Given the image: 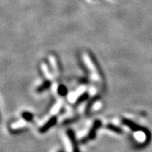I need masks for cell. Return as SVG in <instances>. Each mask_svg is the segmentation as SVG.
Masks as SVG:
<instances>
[{
	"label": "cell",
	"instance_id": "cell-1",
	"mask_svg": "<svg viewBox=\"0 0 152 152\" xmlns=\"http://www.w3.org/2000/svg\"><path fill=\"white\" fill-rule=\"evenodd\" d=\"M122 122L124 125H126V126H128L130 130H132L134 132H136V131H142V132H144V134H145V135H146V142H145V145H147L148 143L150 142L151 133L148 129H146L145 127L140 126L139 125L136 124L135 123L131 121V120H127V119H123Z\"/></svg>",
	"mask_w": 152,
	"mask_h": 152
},
{
	"label": "cell",
	"instance_id": "cell-2",
	"mask_svg": "<svg viewBox=\"0 0 152 152\" xmlns=\"http://www.w3.org/2000/svg\"><path fill=\"white\" fill-rule=\"evenodd\" d=\"M102 126V123L100 120H95L94 123H93V125H92V128H91L90 131L88 133V134L86 137H84L81 140V142L82 144H86V142H88L89 140H94L95 138H96V130H98L99 128H100Z\"/></svg>",
	"mask_w": 152,
	"mask_h": 152
},
{
	"label": "cell",
	"instance_id": "cell-3",
	"mask_svg": "<svg viewBox=\"0 0 152 152\" xmlns=\"http://www.w3.org/2000/svg\"><path fill=\"white\" fill-rule=\"evenodd\" d=\"M67 134H68V137H69V139H70L71 143H72L73 152H80V151H79V149H78V142H77V140H76L74 131H73L72 130H68V131H67Z\"/></svg>",
	"mask_w": 152,
	"mask_h": 152
},
{
	"label": "cell",
	"instance_id": "cell-4",
	"mask_svg": "<svg viewBox=\"0 0 152 152\" xmlns=\"http://www.w3.org/2000/svg\"><path fill=\"white\" fill-rule=\"evenodd\" d=\"M57 120H58V118H57V116H52L50 120H48V122L46 124H44V126H41L40 128V132L41 134L43 133L47 132L49 129H50L52 126H54L55 125V124L57 123Z\"/></svg>",
	"mask_w": 152,
	"mask_h": 152
},
{
	"label": "cell",
	"instance_id": "cell-5",
	"mask_svg": "<svg viewBox=\"0 0 152 152\" xmlns=\"http://www.w3.org/2000/svg\"><path fill=\"white\" fill-rule=\"evenodd\" d=\"M50 84H51V83H50V81H48V80L45 81L42 85H40L39 87H37V92H44V91L47 90V89H48V88H50Z\"/></svg>",
	"mask_w": 152,
	"mask_h": 152
},
{
	"label": "cell",
	"instance_id": "cell-6",
	"mask_svg": "<svg viewBox=\"0 0 152 152\" xmlns=\"http://www.w3.org/2000/svg\"><path fill=\"white\" fill-rule=\"evenodd\" d=\"M107 129L109 130H112L113 132L114 133H116V134H123V130L119 126H116L115 125H113V124H108L107 126H106Z\"/></svg>",
	"mask_w": 152,
	"mask_h": 152
},
{
	"label": "cell",
	"instance_id": "cell-7",
	"mask_svg": "<svg viewBox=\"0 0 152 152\" xmlns=\"http://www.w3.org/2000/svg\"><path fill=\"white\" fill-rule=\"evenodd\" d=\"M22 117L23 120H25L26 121H27V122H30V121H32L33 120L34 116H33V114L30 113V112L25 111V112H23Z\"/></svg>",
	"mask_w": 152,
	"mask_h": 152
},
{
	"label": "cell",
	"instance_id": "cell-8",
	"mask_svg": "<svg viewBox=\"0 0 152 152\" xmlns=\"http://www.w3.org/2000/svg\"><path fill=\"white\" fill-rule=\"evenodd\" d=\"M58 92L61 96H65L68 93V88H66V86L61 85L58 88Z\"/></svg>",
	"mask_w": 152,
	"mask_h": 152
},
{
	"label": "cell",
	"instance_id": "cell-9",
	"mask_svg": "<svg viewBox=\"0 0 152 152\" xmlns=\"http://www.w3.org/2000/svg\"><path fill=\"white\" fill-rule=\"evenodd\" d=\"M88 99V92H85V93H83L82 96L78 97V99H77V102H76V104L78 105L79 104V103H81V102H83L84 101Z\"/></svg>",
	"mask_w": 152,
	"mask_h": 152
},
{
	"label": "cell",
	"instance_id": "cell-10",
	"mask_svg": "<svg viewBox=\"0 0 152 152\" xmlns=\"http://www.w3.org/2000/svg\"><path fill=\"white\" fill-rule=\"evenodd\" d=\"M58 152H64V151H59Z\"/></svg>",
	"mask_w": 152,
	"mask_h": 152
}]
</instances>
